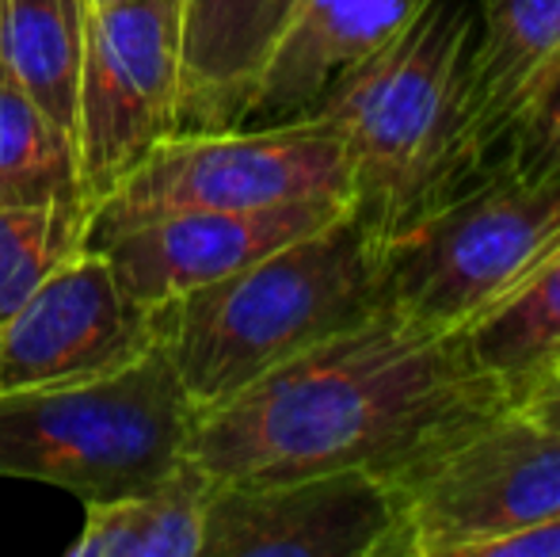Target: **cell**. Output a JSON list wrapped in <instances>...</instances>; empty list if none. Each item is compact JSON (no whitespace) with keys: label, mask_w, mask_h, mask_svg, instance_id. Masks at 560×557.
<instances>
[{"label":"cell","mask_w":560,"mask_h":557,"mask_svg":"<svg viewBox=\"0 0 560 557\" xmlns=\"http://www.w3.org/2000/svg\"><path fill=\"white\" fill-rule=\"evenodd\" d=\"M511 409L465 333L377 310L287 359L252 386L195 409L187 459L214 485H267L336 469L382 481Z\"/></svg>","instance_id":"1"},{"label":"cell","mask_w":560,"mask_h":557,"mask_svg":"<svg viewBox=\"0 0 560 557\" xmlns=\"http://www.w3.org/2000/svg\"><path fill=\"white\" fill-rule=\"evenodd\" d=\"M472 0H423L397 38L305 115L343 141L351 210L382 248L462 199L492 164L472 115Z\"/></svg>","instance_id":"2"},{"label":"cell","mask_w":560,"mask_h":557,"mask_svg":"<svg viewBox=\"0 0 560 557\" xmlns=\"http://www.w3.org/2000/svg\"><path fill=\"white\" fill-rule=\"evenodd\" d=\"M385 305V248L347 207L320 230L153 313L187 397L207 409Z\"/></svg>","instance_id":"3"},{"label":"cell","mask_w":560,"mask_h":557,"mask_svg":"<svg viewBox=\"0 0 560 557\" xmlns=\"http://www.w3.org/2000/svg\"><path fill=\"white\" fill-rule=\"evenodd\" d=\"M195 402L164 344L73 386L0 394V477L58 485L81 504L168 477L187 459Z\"/></svg>","instance_id":"4"},{"label":"cell","mask_w":560,"mask_h":557,"mask_svg":"<svg viewBox=\"0 0 560 557\" xmlns=\"http://www.w3.org/2000/svg\"><path fill=\"white\" fill-rule=\"evenodd\" d=\"M560 256V172L523 176L495 156L450 207L385 245L393 310L465 333Z\"/></svg>","instance_id":"5"},{"label":"cell","mask_w":560,"mask_h":557,"mask_svg":"<svg viewBox=\"0 0 560 557\" xmlns=\"http://www.w3.org/2000/svg\"><path fill=\"white\" fill-rule=\"evenodd\" d=\"M389 489L393 557H485L500 538L560 520V431L511 405Z\"/></svg>","instance_id":"6"},{"label":"cell","mask_w":560,"mask_h":557,"mask_svg":"<svg viewBox=\"0 0 560 557\" xmlns=\"http://www.w3.org/2000/svg\"><path fill=\"white\" fill-rule=\"evenodd\" d=\"M298 199L351 202L343 141L320 119L176 130L156 141L104 202H96L89 237L176 210H259Z\"/></svg>","instance_id":"7"},{"label":"cell","mask_w":560,"mask_h":557,"mask_svg":"<svg viewBox=\"0 0 560 557\" xmlns=\"http://www.w3.org/2000/svg\"><path fill=\"white\" fill-rule=\"evenodd\" d=\"M179 4L122 0L84 12L73 146L92 207L176 130Z\"/></svg>","instance_id":"8"},{"label":"cell","mask_w":560,"mask_h":557,"mask_svg":"<svg viewBox=\"0 0 560 557\" xmlns=\"http://www.w3.org/2000/svg\"><path fill=\"white\" fill-rule=\"evenodd\" d=\"M156 348V313L100 248H81L0 321V394L107 379Z\"/></svg>","instance_id":"9"},{"label":"cell","mask_w":560,"mask_h":557,"mask_svg":"<svg viewBox=\"0 0 560 557\" xmlns=\"http://www.w3.org/2000/svg\"><path fill=\"white\" fill-rule=\"evenodd\" d=\"M389 481L362 469L214 485L202 557H393Z\"/></svg>","instance_id":"10"},{"label":"cell","mask_w":560,"mask_h":557,"mask_svg":"<svg viewBox=\"0 0 560 557\" xmlns=\"http://www.w3.org/2000/svg\"><path fill=\"white\" fill-rule=\"evenodd\" d=\"M347 207V199H298L259 210H176L96 233L89 248H100L118 282L156 310L320 230Z\"/></svg>","instance_id":"11"},{"label":"cell","mask_w":560,"mask_h":557,"mask_svg":"<svg viewBox=\"0 0 560 557\" xmlns=\"http://www.w3.org/2000/svg\"><path fill=\"white\" fill-rule=\"evenodd\" d=\"M423 0H294L241 127H279L317 112L339 77L408 27Z\"/></svg>","instance_id":"12"},{"label":"cell","mask_w":560,"mask_h":557,"mask_svg":"<svg viewBox=\"0 0 560 557\" xmlns=\"http://www.w3.org/2000/svg\"><path fill=\"white\" fill-rule=\"evenodd\" d=\"M290 12H294V0H184L179 4L176 130L241 127Z\"/></svg>","instance_id":"13"},{"label":"cell","mask_w":560,"mask_h":557,"mask_svg":"<svg viewBox=\"0 0 560 557\" xmlns=\"http://www.w3.org/2000/svg\"><path fill=\"white\" fill-rule=\"evenodd\" d=\"M560 81V0H477L469 50L472 115L488 156Z\"/></svg>","instance_id":"14"},{"label":"cell","mask_w":560,"mask_h":557,"mask_svg":"<svg viewBox=\"0 0 560 557\" xmlns=\"http://www.w3.org/2000/svg\"><path fill=\"white\" fill-rule=\"evenodd\" d=\"M214 481L184 459L168 477L112 500L84 504L69 557H202V527Z\"/></svg>","instance_id":"15"},{"label":"cell","mask_w":560,"mask_h":557,"mask_svg":"<svg viewBox=\"0 0 560 557\" xmlns=\"http://www.w3.org/2000/svg\"><path fill=\"white\" fill-rule=\"evenodd\" d=\"M465 344L488 374L523 405L560 374V256L511 298L465 328Z\"/></svg>","instance_id":"16"},{"label":"cell","mask_w":560,"mask_h":557,"mask_svg":"<svg viewBox=\"0 0 560 557\" xmlns=\"http://www.w3.org/2000/svg\"><path fill=\"white\" fill-rule=\"evenodd\" d=\"M84 0H0V66L73 135L84 50Z\"/></svg>","instance_id":"17"},{"label":"cell","mask_w":560,"mask_h":557,"mask_svg":"<svg viewBox=\"0 0 560 557\" xmlns=\"http://www.w3.org/2000/svg\"><path fill=\"white\" fill-rule=\"evenodd\" d=\"M92 202L77 146L0 66V202ZM96 210V207H92Z\"/></svg>","instance_id":"18"},{"label":"cell","mask_w":560,"mask_h":557,"mask_svg":"<svg viewBox=\"0 0 560 557\" xmlns=\"http://www.w3.org/2000/svg\"><path fill=\"white\" fill-rule=\"evenodd\" d=\"M92 202H0V321L89 248Z\"/></svg>","instance_id":"19"},{"label":"cell","mask_w":560,"mask_h":557,"mask_svg":"<svg viewBox=\"0 0 560 557\" xmlns=\"http://www.w3.org/2000/svg\"><path fill=\"white\" fill-rule=\"evenodd\" d=\"M500 161L523 176H549L560 172V81L549 96L515 127V135L503 141Z\"/></svg>","instance_id":"20"},{"label":"cell","mask_w":560,"mask_h":557,"mask_svg":"<svg viewBox=\"0 0 560 557\" xmlns=\"http://www.w3.org/2000/svg\"><path fill=\"white\" fill-rule=\"evenodd\" d=\"M518 409L530 413L534 420H541V423H549V428L560 431V379L546 382L541 390H534V394L526 397V402L518 405Z\"/></svg>","instance_id":"21"},{"label":"cell","mask_w":560,"mask_h":557,"mask_svg":"<svg viewBox=\"0 0 560 557\" xmlns=\"http://www.w3.org/2000/svg\"><path fill=\"white\" fill-rule=\"evenodd\" d=\"M89 8H112V4H122V0H84Z\"/></svg>","instance_id":"22"},{"label":"cell","mask_w":560,"mask_h":557,"mask_svg":"<svg viewBox=\"0 0 560 557\" xmlns=\"http://www.w3.org/2000/svg\"><path fill=\"white\" fill-rule=\"evenodd\" d=\"M557 379H560V374H557Z\"/></svg>","instance_id":"23"}]
</instances>
